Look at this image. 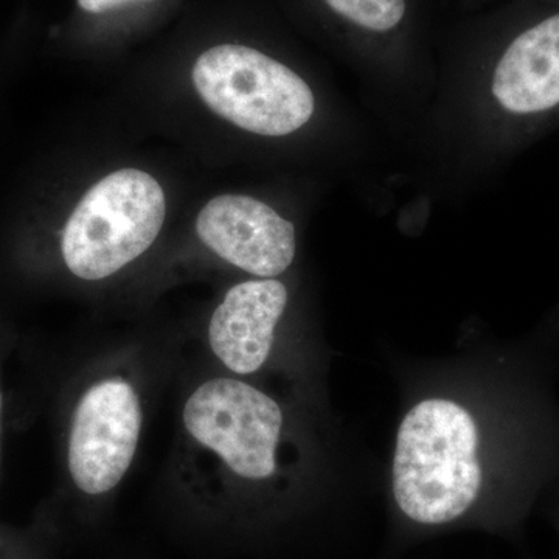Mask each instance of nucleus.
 Wrapping results in <instances>:
<instances>
[{
  "label": "nucleus",
  "instance_id": "0eeeda50",
  "mask_svg": "<svg viewBox=\"0 0 559 559\" xmlns=\"http://www.w3.org/2000/svg\"><path fill=\"white\" fill-rule=\"evenodd\" d=\"M288 305L289 290L277 278L231 286L210 320L213 353L234 373H259L274 355Z\"/></svg>",
  "mask_w": 559,
  "mask_h": 559
},
{
  "label": "nucleus",
  "instance_id": "39448f33",
  "mask_svg": "<svg viewBox=\"0 0 559 559\" xmlns=\"http://www.w3.org/2000/svg\"><path fill=\"white\" fill-rule=\"evenodd\" d=\"M142 409L127 381L106 380L80 401L69 443V466L76 487L102 496L117 487L138 448Z\"/></svg>",
  "mask_w": 559,
  "mask_h": 559
},
{
  "label": "nucleus",
  "instance_id": "f257e3e1",
  "mask_svg": "<svg viewBox=\"0 0 559 559\" xmlns=\"http://www.w3.org/2000/svg\"><path fill=\"white\" fill-rule=\"evenodd\" d=\"M399 412L373 559L476 532L520 543L559 471V344L468 329L443 355L382 348Z\"/></svg>",
  "mask_w": 559,
  "mask_h": 559
},
{
  "label": "nucleus",
  "instance_id": "9d476101",
  "mask_svg": "<svg viewBox=\"0 0 559 559\" xmlns=\"http://www.w3.org/2000/svg\"><path fill=\"white\" fill-rule=\"evenodd\" d=\"M538 509L543 510L551 527L555 528L559 536V471L555 479L550 481L549 487L544 491Z\"/></svg>",
  "mask_w": 559,
  "mask_h": 559
},
{
  "label": "nucleus",
  "instance_id": "f8f14e48",
  "mask_svg": "<svg viewBox=\"0 0 559 559\" xmlns=\"http://www.w3.org/2000/svg\"><path fill=\"white\" fill-rule=\"evenodd\" d=\"M10 546H7L5 540L2 539V536H0V559H10L5 558V550H9Z\"/></svg>",
  "mask_w": 559,
  "mask_h": 559
},
{
  "label": "nucleus",
  "instance_id": "6e6552de",
  "mask_svg": "<svg viewBox=\"0 0 559 559\" xmlns=\"http://www.w3.org/2000/svg\"><path fill=\"white\" fill-rule=\"evenodd\" d=\"M491 92L518 116L559 105V14L518 36L495 69Z\"/></svg>",
  "mask_w": 559,
  "mask_h": 559
},
{
  "label": "nucleus",
  "instance_id": "423d86ee",
  "mask_svg": "<svg viewBox=\"0 0 559 559\" xmlns=\"http://www.w3.org/2000/svg\"><path fill=\"white\" fill-rule=\"evenodd\" d=\"M197 230L216 255L259 278L278 277L296 260V227L255 198H213L198 215Z\"/></svg>",
  "mask_w": 559,
  "mask_h": 559
},
{
  "label": "nucleus",
  "instance_id": "20e7f679",
  "mask_svg": "<svg viewBox=\"0 0 559 559\" xmlns=\"http://www.w3.org/2000/svg\"><path fill=\"white\" fill-rule=\"evenodd\" d=\"M191 76L213 112L253 134H293L314 114V95L307 81L250 47H212L194 62Z\"/></svg>",
  "mask_w": 559,
  "mask_h": 559
},
{
  "label": "nucleus",
  "instance_id": "f03ea898",
  "mask_svg": "<svg viewBox=\"0 0 559 559\" xmlns=\"http://www.w3.org/2000/svg\"><path fill=\"white\" fill-rule=\"evenodd\" d=\"M183 423L191 436L215 451L238 479L274 489L299 533L304 527L277 488L288 496L312 527L322 535L337 536L326 522L286 489L288 476L282 473L280 454L286 448L289 419L285 406L275 396L249 382L216 378L201 385L187 401Z\"/></svg>",
  "mask_w": 559,
  "mask_h": 559
},
{
  "label": "nucleus",
  "instance_id": "1a4fd4ad",
  "mask_svg": "<svg viewBox=\"0 0 559 559\" xmlns=\"http://www.w3.org/2000/svg\"><path fill=\"white\" fill-rule=\"evenodd\" d=\"M331 10L371 32H389L403 21L406 0H325Z\"/></svg>",
  "mask_w": 559,
  "mask_h": 559
},
{
  "label": "nucleus",
  "instance_id": "9b49d317",
  "mask_svg": "<svg viewBox=\"0 0 559 559\" xmlns=\"http://www.w3.org/2000/svg\"><path fill=\"white\" fill-rule=\"evenodd\" d=\"M131 2H138V0H79V5L90 13H105Z\"/></svg>",
  "mask_w": 559,
  "mask_h": 559
},
{
  "label": "nucleus",
  "instance_id": "7ed1b4c3",
  "mask_svg": "<svg viewBox=\"0 0 559 559\" xmlns=\"http://www.w3.org/2000/svg\"><path fill=\"white\" fill-rule=\"evenodd\" d=\"M164 190L148 173H110L79 202L62 234V257L83 280L116 274L146 252L164 224Z\"/></svg>",
  "mask_w": 559,
  "mask_h": 559
}]
</instances>
